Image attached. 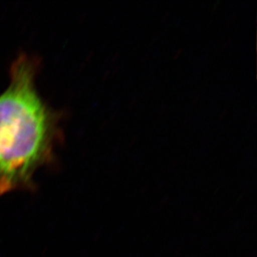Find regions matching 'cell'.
<instances>
[{"mask_svg": "<svg viewBox=\"0 0 257 257\" xmlns=\"http://www.w3.org/2000/svg\"><path fill=\"white\" fill-rule=\"evenodd\" d=\"M39 68L36 58L20 54L0 94V195L33 189L37 172L55 160L59 114L38 91Z\"/></svg>", "mask_w": 257, "mask_h": 257, "instance_id": "obj_1", "label": "cell"}]
</instances>
